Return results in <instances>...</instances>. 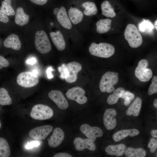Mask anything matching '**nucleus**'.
<instances>
[{
  "instance_id": "nucleus-1",
  "label": "nucleus",
  "mask_w": 157,
  "mask_h": 157,
  "mask_svg": "<svg viewBox=\"0 0 157 157\" xmlns=\"http://www.w3.org/2000/svg\"><path fill=\"white\" fill-rule=\"evenodd\" d=\"M89 51L92 55L103 58H108L112 56L115 48L112 45L106 43L99 44L92 43L89 48Z\"/></svg>"
},
{
  "instance_id": "nucleus-2",
  "label": "nucleus",
  "mask_w": 157,
  "mask_h": 157,
  "mask_svg": "<svg viewBox=\"0 0 157 157\" xmlns=\"http://www.w3.org/2000/svg\"><path fill=\"white\" fill-rule=\"evenodd\" d=\"M124 36L129 46L133 48H136L142 44V36L136 26L133 24H129L126 26Z\"/></svg>"
},
{
  "instance_id": "nucleus-3",
  "label": "nucleus",
  "mask_w": 157,
  "mask_h": 157,
  "mask_svg": "<svg viewBox=\"0 0 157 157\" xmlns=\"http://www.w3.org/2000/svg\"><path fill=\"white\" fill-rule=\"evenodd\" d=\"M35 44L36 49L42 54L49 53L51 49V44L48 36L45 32L42 30L36 32Z\"/></svg>"
},
{
  "instance_id": "nucleus-4",
  "label": "nucleus",
  "mask_w": 157,
  "mask_h": 157,
  "mask_svg": "<svg viewBox=\"0 0 157 157\" xmlns=\"http://www.w3.org/2000/svg\"><path fill=\"white\" fill-rule=\"evenodd\" d=\"M53 114L52 109L49 106L42 104H37L32 108L30 116L38 120H44L51 118Z\"/></svg>"
},
{
  "instance_id": "nucleus-5",
  "label": "nucleus",
  "mask_w": 157,
  "mask_h": 157,
  "mask_svg": "<svg viewBox=\"0 0 157 157\" xmlns=\"http://www.w3.org/2000/svg\"><path fill=\"white\" fill-rule=\"evenodd\" d=\"M39 81L37 75L30 72L20 73L17 76V82L20 86L24 88H31L38 84Z\"/></svg>"
},
{
  "instance_id": "nucleus-6",
  "label": "nucleus",
  "mask_w": 157,
  "mask_h": 157,
  "mask_svg": "<svg viewBox=\"0 0 157 157\" xmlns=\"http://www.w3.org/2000/svg\"><path fill=\"white\" fill-rule=\"evenodd\" d=\"M149 63L145 59H142L138 63L135 70V75L140 81L146 82L149 81L153 76L151 70L147 67Z\"/></svg>"
},
{
  "instance_id": "nucleus-7",
  "label": "nucleus",
  "mask_w": 157,
  "mask_h": 157,
  "mask_svg": "<svg viewBox=\"0 0 157 157\" xmlns=\"http://www.w3.org/2000/svg\"><path fill=\"white\" fill-rule=\"evenodd\" d=\"M82 69L81 65L78 62L72 61L66 64L65 66L64 78L69 83L75 82L77 80L78 73Z\"/></svg>"
},
{
  "instance_id": "nucleus-8",
  "label": "nucleus",
  "mask_w": 157,
  "mask_h": 157,
  "mask_svg": "<svg viewBox=\"0 0 157 157\" xmlns=\"http://www.w3.org/2000/svg\"><path fill=\"white\" fill-rule=\"evenodd\" d=\"M118 73L108 71L102 76L100 80L99 87L103 92H106L110 87L114 86L118 81Z\"/></svg>"
},
{
  "instance_id": "nucleus-9",
  "label": "nucleus",
  "mask_w": 157,
  "mask_h": 157,
  "mask_svg": "<svg viewBox=\"0 0 157 157\" xmlns=\"http://www.w3.org/2000/svg\"><path fill=\"white\" fill-rule=\"evenodd\" d=\"M85 91L82 88L76 86L69 89L66 95L68 99L82 104L86 103L88 100L87 97L85 95Z\"/></svg>"
},
{
  "instance_id": "nucleus-10",
  "label": "nucleus",
  "mask_w": 157,
  "mask_h": 157,
  "mask_svg": "<svg viewBox=\"0 0 157 157\" xmlns=\"http://www.w3.org/2000/svg\"><path fill=\"white\" fill-rule=\"evenodd\" d=\"M80 130L88 139L93 142L97 138L101 137L103 135V131L100 128L97 126H91L86 124L81 126Z\"/></svg>"
},
{
  "instance_id": "nucleus-11",
  "label": "nucleus",
  "mask_w": 157,
  "mask_h": 157,
  "mask_svg": "<svg viewBox=\"0 0 157 157\" xmlns=\"http://www.w3.org/2000/svg\"><path fill=\"white\" fill-rule=\"evenodd\" d=\"M52 126L46 125L38 126L31 129L29 132V136L36 140L44 139L53 130Z\"/></svg>"
},
{
  "instance_id": "nucleus-12",
  "label": "nucleus",
  "mask_w": 157,
  "mask_h": 157,
  "mask_svg": "<svg viewBox=\"0 0 157 157\" xmlns=\"http://www.w3.org/2000/svg\"><path fill=\"white\" fill-rule=\"evenodd\" d=\"M50 99L53 101L58 107L62 110L66 109L69 104L62 93L58 90H51L48 94Z\"/></svg>"
},
{
  "instance_id": "nucleus-13",
  "label": "nucleus",
  "mask_w": 157,
  "mask_h": 157,
  "mask_svg": "<svg viewBox=\"0 0 157 157\" xmlns=\"http://www.w3.org/2000/svg\"><path fill=\"white\" fill-rule=\"evenodd\" d=\"M117 114L116 111L114 109H108L105 110L103 116V122L107 129L111 130L116 127L117 121L115 117Z\"/></svg>"
},
{
  "instance_id": "nucleus-14",
  "label": "nucleus",
  "mask_w": 157,
  "mask_h": 157,
  "mask_svg": "<svg viewBox=\"0 0 157 157\" xmlns=\"http://www.w3.org/2000/svg\"><path fill=\"white\" fill-rule=\"evenodd\" d=\"M74 144L76 149L78 151H81L85 149L94 151L96 149L94 143L88 138H76L74 140Z\"/></svg>"
},
{
  "instance_id": "nucleus-15",
  "label": "nucleus",
  "mask_w": 157,
  "mask_h": 157,
  "mask_svg": "<svg viewBox=\"0 0 157 157\" xmlns=\"http://www.w3.org/2000/svg\"><path fill=\"white\" fill-rule=\"evenodd\" d=\"M64 137L65 134L63 130L60 128H56L54 130L50 138L48 139V144L51 147H57L61 143Z\"/></svg>"
},
{
  "instance_id": "nucleus-16",
  "label": "nucleus",
  "mask_w": 157,
  "mask_h": 157,
  "mask_svg": "<svg viewBox=\"0 0 157 157\" xmlns=\"http://www.w3.org/2000/svg\"><path fill=\"white\" fill-rule=\"evenodd\" d=\"M49 35L54 44L58 50L62 51L65 49L66 43L63 36L60 31L52 32Z\"/></svg>"
},
{
  "instance_id": "nucleus-17",
  "label": "nucleus",
  "mask_w": 157,
  "mask_h": 157,
  "mask_svg": "<svg viewBox=\"0 0 157 157\" xmlns=\"http://www.w3.org/2000/svg\"><path fill=\"white\" fill-rule=\"evenodd\" d=\"M57 18L59 23L64 28L70 29L72 27V25L69 18L67 15L66 10L63 6H61L58 14L57 15Z\"/></svg>"
},
{
  "instance_id": "nucleus-18",
  "label": "nucleus",
  "mask_w": 157,
  "mask_h": 157,
  "mask_svg": "<svg viewBox=\"0 0 157 157\" xmlns=\"http://www.w3.org/2000/svg\"><path fill=\"white\" fill-rule=\"evenodd\" d=\"M4 46L10 48L12 49L18 50L21 47V43L17 35L13 33L9 35L5 40L3 42Z\"/></svg>"
},
{
  "instance_id": "nucleus-19",
  "label": "nucleus",
  "mask_w": 157,
  "mask_h": 157,
  "mask_svg": "<svg viewBox=\"0 0 157 157\" xmlns=\"http://www.w3.org/2000/svg\"><path fill=\"white\" fill-rule=\"evenodd\" d=\"M139 133V131L136 129L123 130L115 133L113 135V138L115 141L117 142L129 135L134 137L138 135Z\"/></svg>"
},
{
  "instance_id": "nucleus-20",
  "label": "nucleus",
  "mask_w": 157,
  "mask_h": 157,
  "mask_svg": "<svg viewBox=\"0 0 157 157\" xmlns=\"http://www.w3.org/2000/svg\"><path fill=\"white\" fill-rule=\"evenodd\" d=\"M126 148V145L123 144L117 145H110L105 148V151L108 155L120 156L124 153Z\"/></svg>"
},
{
  "instance_id": "nucleus-21",
  "label": "nucleus",
  "mask_w": 157,
  "mask_h": 157,
  "mask_svg": "<svg viewBox=\"0 0 157 157\" xmlns=\"http://www.w3.org/2000/svg\"><path fill=\"white\" fill-rule=\"evenodd\" d=\"M15 14V21L17 24L22 26L28 23L29 16L24 12L23 8L18 7Z\"/></svg>"
},
{
  "instance_id": "nucleus-22",
  "label": "nucleus",
  "mask_w": 157,
  "mask_h": 157,
  "mask_svg": "<svg viewBox=\"0 0 157 157\" xmlns=\"http://www.w3.org/2000/svg\"><path fill=\"white\" fill-rule=\"evenodd\" d=\"M68 14L70 21L74 24L81 22L83 17L82 12L75 7H70L68 10Z\"/></svg>"
},
{
  "instance_id": "nucleus-23",
  "label": "nucleus",
  "mask_w": 157,
  "mask_h": 157,
  "mask_svg": "<svg viewBox=\"0 0 157 157\" xmlns=\"http://www.w3.org/2000/svg\"><path fill=\"white\" fill-rule=\"evenodd\" d=\"M142 101L139 97H137L126 111L128 115H133L134 116H138L140 113L142 106Z\"/></svg>"
},
{
  "instance_id": "nucleus-24",
  "label": "nucleus",
  "mask_w": 157,
  "mask_h": 157,
  "mask_svg": "<svg viewBox=\"0 0 157 157\" xmlns=\"http://www.w3.org/2000/svg\"><path fill=\"white\" fill-rule=\"evenodd\" d=\"M112 22L111 20L108 19L99 20L96 23L97 32L101 34L108 32L110 29Z\"/></svg>"
},
{
  "instance_id": "nucleus-25",
  "label": "nucleus",
  "mask_w": 157,
  "mask_h": 157,
  "mask_svg": "<svg viewBox=\"0 0 157 157\" xmlns=\"http://www.w3.org/2000/svg\"><path fill=\"white\" fill-rule=\"evenodd\" d=\"M124 154L127 157H144L146 155V152L142 148L129 147L126 149Z\"/></svg>"
},
{
  "instance_id": "nucleus-26",
  "label": "nucleus",
  "mask_w": 157,
  "mask_h": 157,
  "mask_svg": "<svg viewBox=\"0 0 157 157\" xmlns=\"http://www.w3.org/2000/svg\"><path fill=\"white\" fill-rule=\"evenodd\" d=\"M102 14L107 17L113 18L116 14L113 8L110 3L108 1H104L101 6Z\"/></svg>"
},
{
  "instance_id": "nucleus-27",
  "label": "nucleus",
  "mask_w": 157,
  "mask_h": 157,
  "mask_svg": "<svg viewBox=\"0 0 157 157\" xmlns=\"http://www.w3.org/2000/svg\"><path fill=\"white\" fill-rule=\"evenodd\" d=\"M125 91L124 89L122 87H119L115 89L112 94H110L107 100V103L109 105H113L116 103Z\"/></svg>"
},
{
  "instance_id": "nucleus-28",
  "label": "nucleus",
  "mask_w": 157,
  "mask_h": 157,
  "mask_svg": "<svg viewBox=\"0 0 157 157\" xmlns=\"http://www.w3.org/2000/svg\"><path fill=\"white\" fill-rule=\"evenodd\" d=\"M81 6L85 8L83 13L86 16L94 15L97 13V8L95 4L93 2H85L82 3Z\"/></svg>"
},
{
  "instance_id": "nucleus-29",
  "label": "nucleus",
  "mask_w": 157,
  "mask_h": 157,
  "mask_svg": "<svg viewBox=\"0 0 157 157\" xmlns=\"http://www.w3.org/2000/svg\"><path fill=\"white\" fill-rule=\"evenodd\" d=\"M10 154L9 144L4 138L0 137V156L9 157Z\"/></svg>"
},
{
  "instance_id": "nucleus-30",
  "label": "nucleus",
  "mask_w": 157,
  "mask_h": 157,
  "mask_svg": "<svg viewBox=\"0 0 157 157\" xmlns=\"http://www.w3.org/2000/svg\"><path fill=\"white\" fill-rule=\"evenodd\" d=\"M11 3V0H4L0 7V10L8 16H13L15 14Z\"/></svg>"
},
{
  "instance_id": "nucleus-31",
  "label": "nucleus",
  "mask_w": 157,
  "mask_h": 157,
  "mask_svg": "<svg viewBox=\"0 0 157 157\" xmlns=\"http://www.w3.org/2000/svg\"><path fill=\"white\" fill-rule=\"evenodd\" d=\"M12 102V99L7 90L4 88H0V104L2 106L9 105Z\"/></svg>"
},
{
  "instance_id": "nucleus-32",
  "label": "nucleus",
  "mask_w": 157,
  "mask_h": 157,
  "mask_svg": "<svg viewBox=\"0 0 157 157\" xmlns=\"http://www.w3.org/2000/svg\"><path fill=\"white\" fill-rule=\"evenodd\" d=\"M134 94L128 91H125L123 93L120 98L124 99V104L127 106L129 105L131 101L134 99Z\"/></svg>"
},
{
  "instance_id": "nucleus-33",
  "label": "nucleus",
  "mask_w": 157,
  "mask_h": 157,
  "mask_svg": "<svg viewBox=\"0 0 157 157\" xmlns=\"http://www.w3.org/2000/svg\"><path fill=\"white\" fill-rule=\"evenodd\" d=\"M152 83L149 85L148 94L149 95H151L157 92V77L154 76L152 80Z\"/></svg>"
},
{
  "instance_id": "nucleus-34",
  "label": "nucleus",
  "mask_w": 157,
  "mask_h": 157,
  "mask_svg": "<svg viewBox=\"0 0 157 157\" xmlns=\"http://www.w3.org/2000/svg\"><path fill=\"white\" fill-rule=\"evenodd\" d=\"M39 140L28 142L25 146V148L27 149H31L34 147H37L40 143Z\"/></svg>"
},
{
  "instance_id": "nucleus-35",
  "label": "nucleus",
  "mask_w": 157,
  "mask_h": 157,
  "mask_svg": "<svg viewBox=\"0 0 157 157\" xmlns=\"http://www.w3.org/2000/svg\"><path fill=\"white\" fill-rule=\"evenodd\" d=\"M9 65L8 61L3 56L0 55V69L6 67Z\"/></svg>"
},
{
  "instance_id": "nucleus-36",
  "label": "nucleus",
  "mask_w": 157,
  "mask_h": 157,
  "mask_svg": "<svg viewBox=\"0 0 157 157\" xmlns=\"http://www.w3.org/2000/svg\"><path fill=\"white\" fill-rule=\"evenodd\" d=\"M9 21V19L7 15L0 10V22L7 23Z\"/></svg>"
},
{
  "instance_id": "nucleus-37",
  "label": "nucleus",
  "mask_w": 157,
  "mask_h": 157,
  "mask_svg": "<svg viewBox=\"0 0 157 157\" xmlns=\"http://www.w3.org/2000/svg\"><path fill=\"white\" fill-rule=\"evenodd\" d=\"M34 3L39 5H42L45 4L47 1V0H30Z\"/></svg>"
},
{
  "instance_id": "nucleus-38",
  "label": "nucleus",
  "mask_w": 157,
  "mask_h": 157,
  "mask_svg": "<svg viewBox=\"0 0 157 157\" xmlns=\"http://www.w3.org/2000/svg\"><path fill=\"white\" fill-rule=\"evenodd\" d=\"M54 157H72V156L69 154L65 153H59L55 154Z\"/></svg>"
},
{
  "instance_id": "nucleus-39",
  "label": "nucleus",
  "mask_w": 157,
  "mask_h": 157,
  "mask_svg": "<svg viewBox=\"0 0 157 157\" xmlns=\"http://www.w3.org/2000/svg\"><path fill=\"white\" fill-rule=\"evenodd\" d=\"M156 144H157V140L152 138L150 140V142L148 144V147L149 148H151Z\"/></svg>"
},
{
  "instance_id": "nucleus-40",
  "label": "nucleus",
  "mask_w": 157,
  "mask_h": 157,
  "mask_svg": "<svg viewBox=\"0 0 157 157\" xmlns=\"http://www.w3.org/2000/svg\"><path fill=\"white\" fill-rule=\"evenodd\" d=\"M36 62V60L35 58H32L26 61V63L28 64H33Z\"/></svg>"
},
{
  "instance_id": "nucleus-41",
  "label": "nucleus",
  "mask_w": 157,
  "mask_h": 157,
  "mask_svg": "<svg viewBox=\"0 0 157 157\" xmlns=\"http://www.w3.org/2000/svg\"><path fill=\"white\" fill-rule=\"evenodd\" d=\"M151 134L152 136L155 138H157V130H154L151 131Z\"/></svg>"
},
{
  "instance_id": "nucleus-42",
  "label": "nucleus",
  "mask_w": 157,
  "mask_h": 157,
  "mask_svg": "<svg viewBox=\"0 0 157 157\" xmlns=\"http://www.w3.org/2000/svg\"><path fill=\"white\" fill-rule=\"evenodd\" d=\"M115 89L113 86H111L107 89L106 92L108 93H110L113 92Z\"/></svg>"
},
{
  "instance_id": "nucleus-43",
  "label": "nucleus",
  "mask_w": 157,
  "mask_h": 157,
  "mask_svg": "<svg viewBox=\"0 0 157 157\" xmlns=\"http://www.w3.org/2000/svg\"><path fill=\"white\" fill-rule=\"evenodd\" d=\"M157 148V144H155L150 149V152L152 153H154Z\"/></svg>"
},
{
  "instance_id": "nucleus-44",
  "label": "nucleus",
  "mask_w": 157,
  "mask_h": 157,
  "mask_svg": "<svg viewBox=\"0 0 157 157\" xmlns=\"http://www.w3.org/2000/svg\"><path fill=\"white\" fill-rule=\"evenodd\" d=\"M60 9L58 8H55L53 10V13L55 15H57L59 12Z\"/></svg>"
},
{
  "instance_id": "nucleus-45",
  "label": "nucleus",
  "mask_w": 157,
  "mask_h": 157,
  "mask_svg": "<svg viewBox=\"0 0 157 157\" xmlns=\"http://www.w3.org/2000/svg\"><path fill=\"white\" fill-rule=\"evenodd\" d=\"M153 104L155 107L157 108V99H154L153 102Z\"/></svg>"
},
{
  "instance_id": "nucleus-46",
  "label": "nucleus",
  "mask_w": 157,
  "mask_h": 157,
  "mask_svg": "<svg viewBox=\"0 0 157 157\" xmlns=\"http://www.w3.org/2000/svg\"><path fill=\"white\" fill-rule=\"evenodd\" d=\"M157 20H156L155 21V23H154V24H155V28H156V30L157 31Z\"/></svg>"
},
{
  "instance_id": "nucleus-47",
  "label": "nucleus",
  "mask_w": 157,
  "mask_h": 157,
  "mask_svg": "<svg viewBox=\"0 0 157 157\" xmlns=\"http://www.w3.org/2000/svg\"><path fill=\"white\" fill-rule=\"evenodd\" d=\"M51 25H53V22H51L50 23Z\"/></svg>"
},
{
  "instance_id": "nucleus-48",
  "label": "nucleus",
  "mask_w": 157,
  "mask_h": 157,
  "mask_svg": "<svg viewBox=\"0 0 157 157\" xmlns=\"http://www.w3.org/2000/svg\"><path fill=\"white\" fill-rule=\"evenodd\" d=\"M1 123L0 121V128L1 127Z\"/></svg>"
},
{
  "instance_id": "nucleus-49",
  "label": "nucleus",
  "mask_w": 157,
  "mask_h": 157,
  "mask_svg": "<svg viewBox=\"0 0 157 157\" xmlns=\"http://www.w3.org/2000/svg\"></svg>"
}]
</instances>
